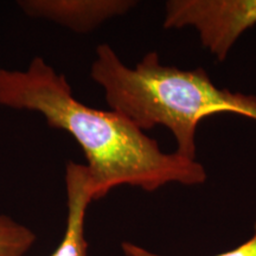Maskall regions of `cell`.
Masks as SVG:
<instances>
[{"label":"cell","instance_id":"8992f818","mask_svg":"<svg viewBox=\"0 0 256 256\" xmlns=\"http://www.w3.org/2000/svg\"><path fill=\"white\" fill-rule=\"evenodd\" d=\"M36 234L8 215H0V256H24L36 242Z\"/></svg>","mask_w":256,"mask_h":256},{"label":"cell","instance_id":"7a4b0ae2","mask_svg":"<svg viewBox=\"0 0 256 256\" xmlns=\"http://www.w3.org/2000/svg\"><path fill=\"white\" fill-rule=\"evenodd\" d=\"M90 76L104 89L112 110L144 132L168 128L177 144L176 153L188 159H196L197 127L208 116L232 113L256 122V96L218 88L202 68L164 66L154 51L130 68L108 44H101Z\"/></svg>","mask_w":256,"mask_h":256},{"label":"cell","instance_id":"277c9868","mask_svg":"<svg viewBox=\"0 0 256 256\" xmlns=\"http://www.w3.org/2000/svg\"><path fill=\"white\" fill-rule=\"evenodd\" d=\"M133 0H20L18 6L32 18L46 19L75 31L89 34L110 19L130 12Z\"/></svg>","mask_w":256,"mask_h":256},{"label":"cell","instance_id":"3957f363","mask_svg":"<svg viewBox=\"0 0 256 256\" xmlns=\"http://www.w3.org/2000/svg\"><path fill=\"white\" fill-rule=\"evenodd\" d=\"M162 25L194 28L203 46L223 62L238 38L256 25V0H170Z\"/></svg>","mask_w":256,"mask_h":256},{"label":"cell","instance_id":"5b68a950","mask_svg":"<svg viewBox=\"0 0 256 256\" xmlns=\"http://www.w3.org/2000/svg\"><path fill=\"white\" fill-rule=\"evenodd\" d=\"M64 182L68 208L66 226L60 246L50 256H87L84 220L89 204L94 200L87 166L68 162Z\"/></svg>","mask_w":256,"mask_h":256},{"label":"cell","instance_id":"6da1fadb","mask_svg":"<svg viewBox=\"0 0 256 256\" xmlns=\"http://www.w3.org/2000/svg\"><path fill=\"white\" fill-rule=\"evenodd\" d=\"M0 106L40 113L48 126L74 138L87 159L94 200L122 185L152 192L170 183L200 185L208 178L200 162L162 152L122 114L82 104L66 76L42 57L25 70L0 68Z\"/></svg>","mask_w":256,"mask_h":256},{"label":"cell","instance_id":"52a82bcc","mask_svg":"<svg viewBox=\"0 0 256 256\" xmlns=\"http://www.w3.org/2000/svg\"><path fill=\"white\" fill-rule=\"evenodd\" d=\"M121 248H122L124 254L126 256H162L146 250L145 248L139 247V246L130 242H122ZM215 256H256V220L254 226V234L248 241L242 243L238 247L232 249V250L220 252V254Z\"/></svg>","mask_w":256,"mask_h":256}]
</instances>
